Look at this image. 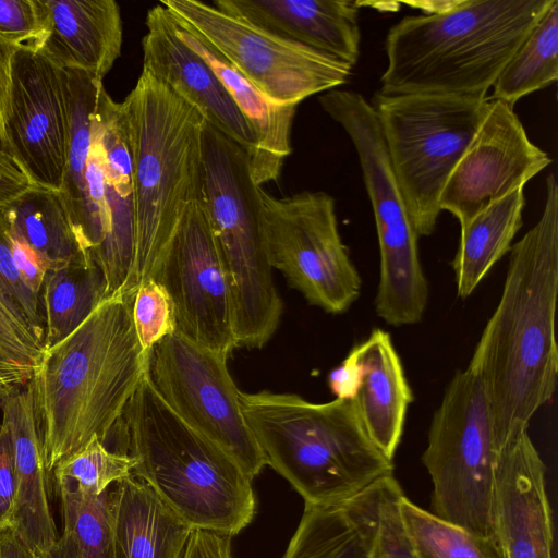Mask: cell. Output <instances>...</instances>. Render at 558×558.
<instances>
[{
  "label": "cell",
  "mask_w": 558,
  "mask_h": 558,
  "mask_svg": "<svg viewBox=\"0 0 558 558\" xmlns=\"http://www.w3.org/2000/svg\"><path fill=\"white\" fill-rule=\"evenodd\" d=\"M509 252L499 302L468 365L484 385L500 450L527 430L556 389L558 186L554 173L546 178L538 221Z\"/></svg>",
  "instance_id": "cell-1"
},
{
  "label": "cell",
  "mask_w": 558,
  "mask_h": 558,
  "mask_svg": "<svg viewBox=\"0 0 558 558\" xmlns=\"http://www.w3.org/2000/svg\"><path fill=\"white\" fill-rule=\"evenodd\" d=\"M133 295L113 294L65 339L46 349L31 384L47 470L93 436L106 446L147 371Z\"/></svg>",
  "instance_id": "cell-2"
},
{
  "label": "cell",
  "mask_w": 558,
  "mask_h": 558,
  "mask_svg": "<svg viewBox=\"0 0 558 558\" xmlns=\"http://www.w3.org/2000/svg\"><path fill=\"white\" fill-rule=\"evenodd\" d=\"M553 1L463 0L445 14L403 17L386 36L379 92L486 99Z\"/></svg>",
  "instance_id": "cell-3"
},
{
  "label": "cell",
  "mask_w": 558,
  "mask_h": 558,
  "mask_svg": "<svg viewBox=\"0 0 558 558\" xmlns=\"http://www.w3.org/2000/svg\"><path fill=\"white\" fill-rule=\"evenodd\" d=\"M120 452L193 530L233 537L256 513L252 478L220 447L182 421L155 390L147 371L114 428Z\"/></svg>",
  "instance_id": "cell-4"
},
{
  "label": "cell",
  "mask_w": 558,
  "mask_h": 558,
  "mask_svg": "<svg viewBox=\"0 0 558 558\" xmlns=\"http://www.w3.org/2000/svg\"><path fill=\"white\" fill-rule=\"evenodd\" d=\"M240 402L267 465L308 506L344 504L393 475L363 428L350 399L325 403L295 393L240 391Z\"/></svg>",
  "instance_id": "cell-5"
},
{
  "label": "cell",
  "mask_w": 558,
  "mask_h": 558,
  "mask_svg": "<svg viewBox=\"0 0 558 558\" xmlns=\"http://www.w3.org/2000/svg\"><path fill=\"white\" fill-rule=\"evenodd\" d=\"M122 106L132 156L136 289L153 277L186 213L202 201L205 119L144 68Z\"/></svg>",
  "instance_id": "cell-6"
},
{
  "label": "cell",
  "mask_w": 558,
  "mask_h": 558,
  "mask_svg": "<svg viewBox=\"0 0 558 558\" xmlns=\"http://www.w3.org/2000/svg\"><path fill=\"white\" fill-rule=\"evenodd\" d=\"M202 205L227 272L238 345L262 348L283 310L268 256L262 187L247 151L206 121Z\"/></svg>",
  "instance_id": "cell-7"
},
{
  "label": "cell",
  "mask_w": 558,
  "mask_h": 558,
  "mask_svg": "<svg viewBox=\"0 0 558 558\" xmlns=\"http://www.w3.org/2000/svg\"><path fill=\"white\" fill-rule=\"evenodd\" d=\"M481 378L458 371L436 409L422 462L429 474L432 513L477 536L496 533V473L500 456Z\"/></svg>",
  "instance_id": "cell-8"
},
{
  "label": "cell",
  "mask_w": 558,
  "mask_h": 558,
  "mask_svg": "<svg viewBox=\"0 0 558 558\" xmlns=\"http://www.w3.org/2000/svg\"><path fill=\"white\" fill-rule=\"evenodd\" d=\"M371 105L415 232L430 235L444 189L485 117L488 97L378 90Z\"/></svg>",
  "instance_id": "cell-9"
},
{
  "label": "cell",
  "mask_w": 558,
  "mask_h": 558,
  "mask_svg": "<svg viewBox=\"0 0 558 558\" xmlns=\"http://www.w3.org/2000/svg\"><path fill=\"white\" fill-rule=\"evenodd\" d=\"M318 101L353 143L372 204L380 256L376 314L395 327L414 325L425 312L428 283L420 262L418 235L391 169L377 114L353 90L331 89Z\"/></svg>",
  "instance_id": "cell-10"
},
{
  "label": "cell",
  "mask_w": 558,
  "mask_h": 558,
  "mask_svg": "<svg viewBox=\"0 0 558 558\" xmlns=\"http://www.w3.org/2000/svg\"><path fill=\"white\" fill-rule=\"evenodd\" d=\"M159 3L274 104L298 106L310 96L336 89L351 76L353 66L349 63L264 31L213 4L198 0Z\"/></svg>",
  "instance_id": "cell-11"
},
{
  "label": "cell",
  "mask_w": 558,
  "mask_h": 558,
  "mask_svg": "<svg viewBox=\"0 0 558 558\" xmlns=\"http://www.w3.org/2000/svg\"><path fill=\"white\" fill-rule=\"evenodd\" d=\"M269 262L306 301L330 314L350 308L362 279L337 225L331 195L303 191L275 197L262 189Z\"/></svg>",
  "instance_id": "cell-12"
},
{
  "label": "cell",
  "mask_w": 558,
  "mask_h": 558,
  "mask_svg": "<svg viewBox=\"0 0 558 558\" xmlns=\"http://www.w3.org/2000/svg\"><path fill=\"white\" fill-rule=\"evenodd\" d=\"M227 360L174 332L150 350L147 375L182 421L220 447L253 480L267 460L244 417Z\"/></svg>",
  "instance_id": "cell-13"
},
{
  "label": "cell",
  "mask_w": 558,
  "mask_h": 558,
  "mask_svg": "<svg viewBox=\"0 0 558 558\" xmlns=\"http://www.w3.org/2000/svg\"><path fill=\"white\" fill-rule=\"evenodd\" d=\"M151 278L170 295L175 332L229 359L239 348L232 296L202 201L186 213Z\"/></svg>",
  "instance_id": "cell-14"
},
{
  "label": "cell",
  "mask_w": 558,
  "mask_h": 558,
  "mask_svg": "<svg viewBox=\"0 0 558 558\" xmlns=\"http://www.w3.org/2000/svg\"><path fill=\"white\" fill-rule=\"evenodd\" d=\"M3 132L32 183L59 191L68 140L65 78L41 51L20 47L14 54Z\"/></svg>",
  "instance_id": "cell-15"
},
{
  "label": "cell",
  "mask_w": 558,
  "mask_h": 558,
  "mask_svg": "<svg viewBox=\"0 0 558 558\" xmlns=\"http://www.w3.org/2000/svg\"><path fill=\"white\" fill-rule=\"evenodd\" d=\"M550 163L547 153L529 138L513 106L488 98L485 117L444 189L440 208L462 229Z\"/></svg>",
  "instance_id": "cell-16"
},
{
  "label": "cell",
  "mask_w": 558,
  "mask_h": 558,
  "mask_svg": "<svg viewBox=\"0 0 558 558\" xmlns=\"http://www.w3.org/2000/svg\"><path fill=\"white\" fill-rule=\"evenodd\" d=\"M337 398L350 399L372 441L390 460L400 445L413 393L389 332L376 328L329 375Z\"/></svg>",
  "instance_id": "cell-17"
},
{
  "label": "cell",
  "mask_w": 558,
  "mask_h": 558,
  "mask_svg": "<svg viewBox=\"0 0 558 558\" xmlns=\"http://www.w3.org/2000/svg\"><path fill=\"white\" fill-rule=\"evenodd\" d=\"M145 25L143 68L250 156L255 147L250 125L208 63L178 36L171 13L158 3L147 11Z\"/></svg>",
  "instance_id": "cell-18"
},
{
  "label": "cell",
  "mask_w": 558,
  "mask_h": 558,
  "mask_svg": "<svg viewBox=\"0 0 558 558\" xmlns=\"http://www.w3.org/2000/svg\"><path fill=\"white\" fill-rule=\"evenodd\" d=\"M495 519L506 558H553L546 466L527 430L500 451Z\"/></svg>",
  "instance_id": "cell-19"
},
{
  "label": "cell",
  "mask_w": 558,
  "mask_h": 558,
  "mask_svg": "<svg viewBox=\"0 0 558 558\" xmlns=\"http://www.w3.org/2000/svg\"><path fill=\"white\" fill-rule=\"evenodd\" d=\"M104 149V195L107 238L97 267L108 295H133L135 291L134 190L132 156L122 102L106 89L98 106Z\"/></svg>",
  "instance_id": "cell-20"
},
{
  "label": "cell",
  "mask_w": 558,
  "mask_h": 558,
  "mask_svg": "<svg viewBox=\"0 0 558 558\" xmlns=\"http://www.w3.org/2000/svg\"><path fill=\"white\" fill-rule=\"evenodd\" d=\"M0 409L1 423L11 438L16 478L12 530L40 557L59 536L31 380L0 396Z\"/></svg>",
  "instance_id": "cell-21"
},
{
  "label": "cell",
  "mask_w": 558,
  "mask_h": 558,
  "mask_svg": "<svg viewBox=\"0 0 558 558\" xmlns=\"http://www.w3.org/2000/svg\"><path fill=\"white\" fill-rule=\"evenodd\" d=\"M213 5L351 66L360 57V3L351 0H215Z\"/></svg>",
  "instance_id": "cell-22"
},
{
  "label": "cell",
  "mask_w": 558,
  "mask_h": 558,
  "mask_svg": "<svg viewBox=\"0 0 558 558\" xmlns=\"http://www.w3.org/2000/svg\"><path fill=\"white\" fill-rule=\"evenodd\" d=\"M47 35L41 51L62 69L102 81L121 54L123 27L114 0H44Z\"/></svg>",
  "instance_id": "cell-23"
},
{
  "label": "cell",
  "mask_w": 558,
  "mask_h": 558,
  "mask_svg": "<svg viewBox=\"0 0 558 558\" xmlns=\"http://www.w3.org/2000/svg\"><path fill=\"white\" fill-rule=\"evenodd\" d=\"M172 20L178 36L208 63L250 125L255 138L248 156L254 181L259 186L277 181L292 151L291 131L298 106L269 101L216 49L173 15Z\"/></svg>",
  "instance_id": "cell-24"
},
{
  "label": "cell",
  "mask_w": 558,
  "mask_h": 558,
  "mask_svg": "<svg viewBox=\"0 0 558 558\" xmlns=\"http://www.w3.org/2000/svg\"><path fill=\"white\" fill-rule=\"evenodd\" d=\"M110 496L114 558H183L193 529L146 483L130 475Z\"/></svg>",
  "instance_id": "cell-25"
},
{
  "label": "cell",
  "mask_w": 558,
  "mask_h": 558,
  "mask_svg": "<svg viewBox=\"0 0 558 558\" xmlns=\"http://www.w3.org/2000/svg\"><path fill=\"white\" fill-rule=\"evenodd\" d=\"M525 206L524 187H520L477 214L460 229V242L452 262L457 294L466 299L510 251L522 227Z\"/></svg>",
  "instance_id": "cell-26"
},
{
  "label": "cell",
  "mask_w": 558,
  "mask_h": 558,
  "mask_svg": "<svg viewBox=\"0 0 558 558\" xmlns=\"http://www.w3.org/2000/svg\"><path fill=\"white\" fill-rule=\"evenodd\" d=\"M1 208L10 230L40 257L48 270L86 260L59 191L32 184Z\"/></svg>",
  "instance_id": "cell-27"
},
{
  "label": "cell",
  "mask_w": 558,
  "mask_h": 558,
  "mask_svg": "<svg viewBox=\"0 0 558 558\" xmlns=\"http://www.w3.org/2000/svg\"><path fill=\"white\" fill-rule=\"evenodd\" d=\"M107 298L102 272L84 259L47 270L39 294L45 350L71 335Z\"/></svg>",
  "instance_id": "cell-28"
},
{
  "label": "cell",
  "mask_w": 558,
  "mask_h": 558,
  "mask_svg": "<svg viewBox=\"0 0 558 558\" xmlns=\"http://www.w3.org/2000/svg\"><path fill=\"white\" fill-rule=\"evenodd\" d=\"M62 70L66 92L68 140L59 194L74 231L83 214L84 174L93 143L99 99L105 87L102 81L83 71Z\"/></svg>",
  "instance_id": "cell-29"
},
{
  "label": "cell",
  "mask_w": 558,
  "mask_h": 558,
  "mask_svg": "<svg viewBox=\"0 0 558 558\" xmlns=\"http://www.w3.org/2000/svg\"><path fill=\"white\" fill-rule=\"evenodd\" d=\"M111 487L100 495H88L70 486L56 485L62 534L38 558H114Z\"/></svg>",
  "instance_id": "cell-30"
},
{
  "label": "cell",
  "mask_w": 558,
  "mask_h": 558,
  "mask_svg": "<svg viewBox=\"0 0 558 558\" xmlns=\"http://www.w3.org/2000/svg\"><path fill=\"white\" fill-rule=\"evenodd\" d=\"M558 78V0H554L508 61L490 99L511 106Z\"/></svg>",
  "instance_id": "cell-31"
},
{
  "label": "cell",
  "mask_w": 558,
  "mask_h": 558,
  "mask_svg": "<svg viewBox=\"0 0 558 558\" xmlns=\"http://www.w3.org/2000/svg\"><path fill=\"white\" fill-rule=\"evenodd\" d=\"M283 558H369V544L348 502L305 505Z\"/></svg>",
  "instance_id": "cell-32"
},
{
  "label": "cell",
  "mask_w": 558,
  "mask_h": 558,
  "mask_svg": "<svg viewBox=\"0 0 558 558\" xmlns=\"http://www.w3.org/2000/svg\"><path fill=\"white\" fill-rule=\"evenodd\" d=\"M399 509L417 558H506L497 534L474 535L421 508L404 494Z\"/></svg>",
  "instance_id": "cell-33"
},
{
  "label": "cell",
  "mask_w": 558,
  "mask_h": 558,
  "mask_svg": "<svg viewBox=\"0 0 558 558\" xmlns=\"http://www.w3.org/2000/svg\"><path fill=\"white\" fill-rule=\"evenodd\" d=\"M403 494L390 475L348 500L367 536L369 558H417L400 515Z\"/></svg>",
  "instance_id": "cell-34"
},
{
  "label": "cell",
  "mask_w": 558,
  "mask_h": 558,
  "mask_svg": "<svg viewBox=\"0 0 558 558\" xmlns=\"http://www.w3.org/2000/svg\"><path fill=\"white\" fill-rule=\"evenodd\" d=\"M135 461L123 452L109 449L97 436L52 470L54 484L88 495H100L132 475Z\"/></svg>",
  "instance_id": "cell-35"
},
{
  "label": "cell",
  "mask_w": 558,
  "mask_h": 558,
  "mask_svg": "<svg viewBox=\"0 0 558 558\" xmlns=\"http://www.w3.org/2000/svg\"><path fill=\"white\" fill-rule=\"evenodd\" d=\"M132 319L146 353L177 331L173 303L161 283L149 278L137 286L132 301Z\"/></svg>",
  "instance_id": "cell-36"
},
{
  "label": "cell",
  "mask_w": 558,
  "mask_h": 558,
  "mask_svg": "<svg viewBox=\"0 0 558 558\" xmlns=\"http://www.w3.org/2000/svg\"><path fill=\"white\" fill-rule=\"evenodd\" d=\"M44 352L43 341L0 289V361L35 373Z\"/></svg>",
  "instance_id": "cell-37"
},
{
  "label": "cell",
  "mask_w": 558,
  "mask_h": 558,
  "mask_svg": "<svg viewBox=\"0 0 558 558\" xmlns=\"http://www.w3.org/2000/svg\"><path fill=\"white\" fill-rule=\"evenodd\" d=\"M47 35L44 0H0V37L17 47L40 50Z\"/></svg>",
  "instance_id": "cell-38"
},
{
  "label": "cell",
  "mask_w": 558,
  "mask_h": 558,
  "mask_svg": "<svg viewBox=\"0 0 558 558\" xmlns=\"http://www.w3.org/2000/svg\"><path fill=\"white\" fill-rule=\"evenodd\" d=\"M0 289L44 343L45 327L39 296L23 282L15 266L9 229L0 205Z\"/></svg>",
  "instance_id": "cell-39"
},
{
  "label": "cell",
  "mask_w": 558,
  "mask_h": 558,
  "mask_svg": "<svg viewBox=\"0 0 558 558\" xmlns=\"http://www.w3.org/2000/svg\"><path fill=\"white\" fill-rule=\"evenodd\" d=\"M16 478L12 444L7 427L0 423V532L12 529Z\"/></svg>",
  "instance_id": "cell-40"
},
{
  "label": "cell",
  "mask_w": 558,
  "mask_h": 558,
  "mask_svg": "<svg viewBox=\"0 0 558 558\" xmlns=\"http://www.w3.org/2000/svg\"><path fill=\"white\" fill-rule=\"evenodd\" d=\"M8 225V223H7ZM9 229L11 251L17 271L26 287L37 296L40 294L47 267L40 257Z\"/></svg>",
  "instance_id": "cell-41"
},
{
  "label": "cell",
  "mask_w": 558,
  "mask_h": 558,
  "mask_svg": "<svg viewBox=\"0 0 558 558\" xmlns=\"http://www.w3.org/2000/svg\"><path fill=\"white\" fill-rule=\"evenodd\" d=\"M231 538L204 530H193L183 558H233Z\"/></svg>",
  "instance_id": "cell-42"
},
{
  "label": "cell",
  "mask_w": 558,
  "mask_h": 558,
  "mask_svg": "<svg viewBox=\"0 0 558 558\" xmlns=\"http://www.w3.org/2000/svg\"><path fill=\"white\" fill-rule=\"evenodd\" d=\"M32 184L17 161L10 154L0 151V205L10 203Z\"/></svg>",
  "instance_id": "cell-43"
},
{
  "label": "cell",
  "mask_w": 558,
  "mask_h": 558,
  "mask_svg": "<svg viewBox=\"0 0 558 558\" xmlns=\"http://www.w3.org/2000/svg\"><path fill=\"white\" fill-rule=\"evenodd\" d=\"M19 48L0 37V125L2 130L9 112L12 60Z\"/></svg>",
  "instance_id": "cell-44"
},
{
  "label": "cell",
  "mask_w": 558,
  "mask_h": 558,
  "mask_svg": "<svg viewBox=\"0 0 558 558\" xmlns=\"http://www.w3.org/2000/svg\"><path fill=\"white\" fill-rule=\"evenodd\" d=\"M34 373L25 367L0 361V396L26 385Z\"/></svg>",
  "instance_id": "cell-45"
},
{
  "label": "cell",
  "mask_w": 558,
  "mask_h": 558,
  "mask_svg": "<svg viewBox=\"0 0 558 558\" xmlns=\"http://www.w3.org/2000/svg\"><path fill=\"white\" fill-rule=\"evenodd\" d=\"M35 554L12 529L0 532V558H34Z\"/></svg>",
  "instance_id": "cell-46"
},
{
  "label": "cell",
  "mask_w": 558,
  "mask_h": 558,
  "mask_svg": "<svg viewBox=\"0 0 558 558\" xmlns=\"http://www.w3.org/2000/svg\"><path fill=\"white\" fill-rule=\"evenodd\" d=\"M463 0H427V1H409L405 4L420 9L425 15H439L457 9Z\"/></svg>",
  "instance_id": "cell-47"
},
{
  "label": "cell",
  "mask_w": 558,
  "mask_h": 558,
  "mask_svg": "<svg viewBox=\"0 0 558 558\" xmlns=\"http://www.w3.org/2000/svg\"><path fill=\"white\" fill-rule=\"evenodd\" d=\"M0 151L10 154L1 125H0Z\"/></svg>",
  "instance_id": "cell-48"
},
{
  "label": "cell",
  "mask_w": 558,
  "mask_h": 558,
  "mask_svg": "<svg viewBox=\"0 0 558 558\" xmlns=\"http://www.w3.org/2000/svg\"><path fill=\"white\" fill-rule=\"evenodd\" d=\"M34 558H38V557L35 555Z\"/></svg>",
  "instance_id": "cell-49"
}]
</instances>
